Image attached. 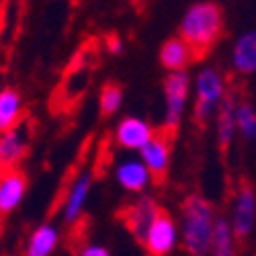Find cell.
<instances>
[{
	"instance_id": "3957f363",
	"label": "cell",
	"mask_w": 256,
	"mask_h": 256,
	"mask_svg": "<svg viewBox=\"0 0 256 256\" xmlns=\"http://www.w3.org/2000/svg\"><path fill=\"white\" fill-rule=\"evenodd\" d=\"M190 88L195 92L193 104V119L199 127H205L216 117L220 104L228 94V80L216 68H203L197 72Z\"/></svg>"
},
{
	"instance_id": "ffe728a7",
	"label": "cell",
	"mask_w": 256,
	"mask_h": 256,
	"mask_svg": "<svg viewBox=\"0 0 256 256\" xmlns=\"http://www.w3.org/2000/svg\"><path fill=\"white\" fill-rule=\"evenodd\" d=\"M236 130L244 140L256 142V106L248 100H238L236 104Z\"/></svg>"
},
{
	"instance_id": "44dd1931",
	"label": "cell",
	"mask_w": 256,
	"mask_h": 256,
	"mask_svg": "<svg viewBox=\"0 0 256 256\" xmlns=\"http://www.w3.org/2000/svg\"><path fill=\"white\" fill-rule=\"evenodd\" d=\"M121 104H123V88L115 82H106L100 88V94H98L100 115H104V117L115 115L121 109Z\"/></svg>"
},
{
	"instance_id": "ac0fdd59",
	"label": "cell",
	"mask_w": 256,
	"mask_h": 256,
	"mask_svg": "<svg viewBox=\"0 0 256 256\" xmlns=\"http://www.w3.org/2000/svg\"><path fill=\"white\" fill-rule=\"evenodd\" d=\"M58 244H60V230L52 224H44L29 236L25 256H52Z\"/></svg>"
},
{
	"instance_id": "8fae6325",
	"label": "cell",
	"mask_w": 256,
	"mask_h": 256,
	"mask_svg": "<svg viewBox=\"0 0 256 256\" xmlns=\"http://www.w3.org/2000/svg\"><path fill=\"white\" fill-rule=\"evenodd\" d=\"M27 176L18 168H6L0 172V216L12 213L25 199Z\"/></svg>"
},
{
	"instance_id": "52a82bcc",
	"label": "cell",
	"mask_w": 256,
	"mask_h": 256,
	"mask_svg": "<svg viewBox=\"0 0 256 256\" xmlns=\"http://www.w3.org/2000/svg\"><path fill=\"white\" fill-rule=\"evenodd\" d=\"M170 154H172V136L168 132H156L140 150V160L148 168L152 180H164L170 166Z\"/></svg>"
},
{
	"instance_id": "e0dca14e",
	"label": "cell",
	"mask_w": 256,
	"mask_h": 256,
	"mask_svg": "<svg viewBox=\"0 0 256 256\" xmlns=\"http://www.w3.org/2000/svg\"><path fill=\"white\" fill-rule=\"evenodd\" d=\"M27 152V138L18 132V127L12 132L0 134V170L14 168L16 162L23 160Z\"/></svg>"
},
{
	"instance_id": "30bf717a",
	"label": "cell",
	"mask_w": 256,
	"mask_h": 256,
	"mask_svg": "<svg viewBox=\"0 0 256 256\" xmlns=\"http://www.w3.org/2000/svg\"><path fill=\"white\" fill-rule=\"evenodd\" d=\"M160 213H162V209H160L158 201H154L152 197H140L136 203H132L123 211V222H125L127 230L142 242L148 228L154 224V220Z\"/></svg>"
},
{
	"instance_id": "9a60e30c",
	"label": "cell",
	"mask_w": 256,
	"mask_h": 256,
	"mask_svg": "<svg viewBox=\"0 0 256 256\" xmlns=\"http://www.w3.org/2000/svg\"><path fill=\"white\" fill-rule=\"evenodd\" d=\"M232 66L238 74H256V29L242 33L232 48Z\"/></svg>"
},
{
	"instance_id": "9c48e42d",
	"label": "cell",
	"mask_w": 256,
	"mask_h": 256,
	"mask_svg": "<svg viewBox=\"0 0 256 256\" xmlns=\"http://www.w3.org/2000/svg\"><path fill=\"white\" fill-rule=\"evenodd\" d=\"M156 134L154 127L142 117H125L115 127V144L123 150L140 152Z\"/></svg>"
},
{
	"instance_id": "8992f818",
	"label": "cell",
	"mask_w": 256,
	"mask_h": 256,
	"mask_svg": "<svg viewBox=\"0 0 256 256\" xmlns=\"http://www.w3.org/2000/svg\"><path fill=\"white\" fill-rule=\"evenodd\" d=\"M178 240H180V232L176 220L162 211L154 220V224L148 228L142 244L150 256H170L174 252Z\"/></svg>"
},
{
	"instance_id": "5bb4252c",
	"label": "cell",
	"mask_w": 256,
	"mask_h": 256,
	"mask_svg": "<svg viewBox=\"0 0 256 256\" xmlns=\"http://www.w3.org/2000/svg\"><path fill=\"white\" fill-rule=\"evenodd\" d=\"M236 104H238V96L234 92H228L224 102L220 104V109L216 113V134H218V144L224 152H228V148L234 142L236 136Z\"/></svg>"
},
{
	"instance_id": "4fadbf2b",
	"label": "cell",
	"mask_w": 256,
	"mask_h": 256,
	"mask_svg": "<svg viewBox=\"0 0 256 256\" xmlns=\"http://www.w3.org/2000/svg\"><path fill=\"white\" fill-rule=\"evenodd\" d=\"M115 178L121 184V188L130 190V193H142L152 182L150 172H148V168L142 164L140 158H127L119 162L115 168Z\"/></svg>"
},
{
	"instance_id": "277c9868",
	"label": "cell",
	"mask_w": 256,
	"mask_h": 256,
	"mask_svg": "<svg viewBox=\"0 0 256 256\" xmlns=\"http://www.w3.org/2000/svg\"><path fill=\"white\" fill-rule=\"evenodd\" d=\"M190 76L188 72H168L164 78V132H174L180 125L186 100L190 96Z\"/></svg>"
},
{
	"instance_id": "ba28073f",
	"label": "cell",
	"mask_w": 256,
	"mask_h": 256,
	"mask_svg": "<svg viewBox=\"0 0 256 256\" xmlns=\"http://www.w3.org/2000/svg\"><path fill=\"white\" fill-rule=\"evenodd\" d=\"M90 188H92V172L90 170H82L78 172L68 190H66V197H64L62 203V220L66 224H76L84 211V205H86V199L90 195Z\"/></svg>"
},
{
	"instance_id": "603a6c76",
	"label": "cell",
	"mask_w": 256,
	"mask_h": 256,
	"mask_svg": "<svg viewBox=\"0 0 256 256\" xmlns=\"http://www.w3.org/2000/svg\"><path fill=\"white\" fill-rule=\"evenodd\" d=\"M106 50H109L111 54L123 52V41L119 37H109V39H106Z\"/></svg>"
},
{
	"instance_id": "7402d4cb",
	"label": "cell",
	"mask_w": 256,
	"mask_h": 256,
	"mask_svg": "<svg viewBox=\"0 0 256 256\" xmlns=\"http://www.w3.org/2000/svg\"><path fill=\"white\" fill-rule=\"evenodd\" d=\"M78 256H111V252L100 244H84L80 248Z\"/></svg>"
},
{
	"instance_id": "5b68a950",
	"label": "cell",
	"mask_w": 256,
	"mask_h": 256,
	"mask_svg": "<svg viewBox=\"0 0 256 256\" xmlns=\"http://www.w3.org/2000/svg\"><path fill=\"white\" fill-rule=\"evenodd\" d=\"M230 226L236 240H248L256 228V188L254 184L242 180L236 186V193L232 199Z\"/></svg>"
},
{
	"instance_id": "6da1fadb",
	"label": "cell",
	"mask_w": 256,
	"mask_h": 256,
	"mask_svg": "<svg viewBox=\"0 0 256 256\" xmlns=\"http://www.w3.org/2000/svg\"><path fill=\"white\" fill-rule=\"evenodd\" d=\"M218 213L209 199L199 193H190L180 205V242L188 256H209L211 236Z\"/></svg>"
},
{
	"instance_id": "d6986e66",
	"label": "cell",
	"mask_w": 256,
	"mask_h": 256,
	"mask_svg": "<svg viewBox=\"0 0 256 256\" xmlns=\"http://www.w3.org/2000/svg\"><path fill=\"white\" fill-rule=\"evenodd\" d=\"M236 242L238 240L234 236L228 218H218L216 228H213V236H211L209 256H236V252H238Z\"/></svg>"
},
{
	"instance_id": "7a4b0ae2",
	"label": "cell",
	"mask_w": 256,
	"mask_h": 256,
	"mask_svg": "<svg viewBox=\"0 0 256 256\" xmlns=\"http://www.w3.org/2000/svg\"><path fill=\"white\" fill-rule=\"evenodd\" d=\"M224 33V10L211 0H201L188 6L180 20V33L186 44L193 48L195 56H205Z\"/></svg>"
},
{
	"instance_id": "7c38bea8",
	"label": "cell",
	"mask_w": 256,
	"mask_h": 256,
	"mask_svg": "<svg viewBox=\"0 0 256 256\" xmlns=\"http://www.w3.org/2000/svg\"><path fill=\"white\" fill-rule=\"evenodd\" d=\"M160 64L162 68L168 72H184L190 64L197 60L193 48H190L182 37H170L164 41V46L160 48Z\"/></svg>"
},
{
	"instance_id": "2e32d148",
	"label": "cell",
	"mask_w": 256,
	"mask_h": 256,
	"mask_svg": "<svg viewBox=\"0 0 256 256\" xmlns=\"http://www.w3.org/2000/svg\"><path fill=\"white\" fill-rule=\"evenodd\" d=\"M23 96L12 86L0 90V134L12 132L23 119Z\"/></svg>"
}]
</instances>
